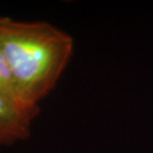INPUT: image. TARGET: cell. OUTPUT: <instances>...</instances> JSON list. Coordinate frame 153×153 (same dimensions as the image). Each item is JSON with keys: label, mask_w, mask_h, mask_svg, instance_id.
<instances>
[{"label": "cell", "mask_w": 153, "mask_h": 153, "mask_svg": "<svg viewBox=\"0 0 153 153\" xmlns=\"http://www.w3.org/2000/svg\"><path fill=\"white\" fill-rule=\"evenodd\" d=\"M0 50L24 102L39 108L71 60L74 41L50 23L0 16Z\"/></svg>", "instance_id": "obj_1"}, {"label": "cell", "mask_w": 153, "mask_h": 153, "mask_svg": "<svg viewBox=\"0 0 153 153\" xmlns=\"http://www.w3.org/2000/svg\"><path fill=\"white\" fill-rule=\"evenodd\" d=\"M39 111H27L0 94V147L11 146L30 136L31 126Z\"/></svg>", "instance_id": "obj_2"}, {"label": "cell", "mask_w": 153, "mask_h": 153, "mask_svg": "<svg viewBox=\"0 0 153 153\" xmlns=\"http://www.w3.org/2000/svg\"><path fill=\"white\" fill-rule=\"evenodd\" d=\"M0 94L24 109L40 111L39 108H32L24 102L17 82L1 50H0Z\"/></svg>", "instance_id": "obj_3"}]
</instances>
